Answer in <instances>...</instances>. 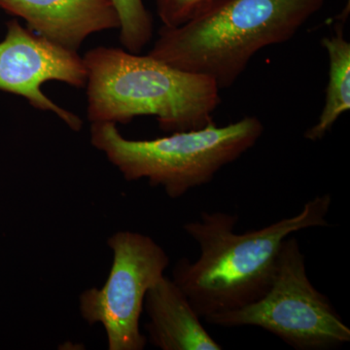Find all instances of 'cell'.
Wrapping results in <instances>:
<instances>
[{"label":"cell","mask_w":350,"mask_h":350,"mask_svg":"<svg viewBox=\"0 0 350 350\" xmlns=\"http://www.w3.org/2000/svg\"><path fill=\"white\" fill-rule=\"evenodd\" d=\"M83 59L91 123L128 124L135 117L151 115L169 133L214 123L220 90L206 76L118 48H94Z\"/></svg>","instance_id":"3957f363"},{"label":"cell","mask_w":350,"mask_h":350,"mask_svg":"<svg viewBox=\"0 0 350 350\" xmlns=\"http://www.w3.org/2000/svg\"><path fill=\"white\" fill-rule=\"evenodd\" d=\"M211 325L254 326L298 350L337 349L350 342V328L330 299L314 286L297 239L283 241L273 280L261 298L238 310L204 319Z\"/></svg>","instance_id":"5b68a950"},{"label":"cell","mask_w":350,"mask_h":350,"mask_svg":"<svg viewBox=\"0 0 350 350\" xmlns=\"http://www.w3.org/2000/svg\"><path fill=\"white\" fill-rule=\"evenodd\" d=\"M331 204L330 194L317 196L296 215L244 234L234 232L236 214L202 213L200 219L184 225V231L199 245L200 256L194 262L179 260L172 280L202 319L253 303L268 291L285 239L330 226Z\"/></svg>","instance_id":"6da1fadb"},{"label":"cell","mask_w":350,"mask_h":350,"mask_svg":"<svg viewBox=\"0 0 350 350\" xmlns=\"http://www.w3.org/2000/svg\"><path fill=\"white\" fill-rule=\"evenodd\" d=\"M0 7L23 18L34 33L73 52L91 34L121 25L113 0H0Z\"/></svg>","instance_id":"ba28073f"},{"label":"cell","mask_w":350,"mask_h":350,"mask_svg":"<svg viewBox=\"0 0 350 350\" xmlns=\"http://www.w3.org/2000/svg\"><path fill=\"white\" fill-rule=\"evenodd\" d=\"M326 0H218L178 27H163L149 56L232 87L259 51L287 42Z\"/></svg>","instance_id":"7a4b0ae2"},{"label":"cell","mask_w":350,"mask_h":350,"mask_svg":"<svg viewBox=\"0 0 350 350\" xmlns=\"http://www.w3.org/2000/svg\"><path fill=\"white\" fill-rule=\"evenodd\" d=\"M112 267L101 288L80 294L79 310L89 325L105 328L109 350H144L147 337L140 330L147 292L165 275L170 257L150 237L118 231L107 239Z\"/></svg>","instance_id":"8992f818"},{"label":"cell","mask_w":350,"mask_h":350,"mask_svg":"<svg viewBox=\"0 0 350 350\" xmlns=\"http://www.w3.org/2000/svg\"><path fill=\"white\" fill-rule=\"evenodd\" d=\"M144 310L148 321L147 342L161 350H221L204 328L202 317L188 297L172 280L163 275L148 290Z\"/></svg>","instance_id":"9c48e42d"},{"label":"cell","mask_w":350,"mask_h":350,"mask_svg":"<svg viewBox=\"0 0 350 350\" xmlns=\"http://www.w3.org/2000/svg\"><path fill=\"white\" fill-rule=\"evenodd\" d=\"M118 12L120 41L126 51L139 54L153 36V19L142 0H113Z\"/></svg>","instance_id":"8fae6325"},{"label":"cell","mask_w":350,"mask_h":350,"mask_svg":"<svg viewBox=\"0 0 350 350\" xmlns=\"http://www.w3.org/2000/svg\"><path fill=\"white\" fill-rule=\"evenodd\" d=\"M322 45L328 54L329 79L325 105L319 121L305 133L310 142L321 140L350 109V43L345 38L344 23L337 25L331 36L322 39Z\"/></svg>","instance_id":"30bf717a"},{"label":"cell","mask_w":350,"mask_h":350,"mask_svg":"<svg viewBox=\"0 0 350 350\" xmlns=\"http://www.w3.org/2000/svg\"><path fill=\"white\" fill-rule=\"evenodd\" d=\"M218 0H157L163 27H178L206 12Z\"/></svg>","instance_id":"7c38bea8"},{"label":"cell","mask_w":350,"mask_h":350,"mask_svg":"<svg viewBox=\"0 0 350 350\" xmlns=\"http://www.w3.org/2000/svg\"><path fill=\"white\" fill-rule=\"evenodd\" d=\"M48 81L84 88V59L77 52L64 49L11 20L0 42V90L27 98L36 109L54 113L72 131L81 130L83 122L77 115L59 107L41 91Z\"/></svg>","instance_id":"52a82bcc"},{"label":"cell","mask_w":350,"mask_h":350,"mask_svg":"<svg viewBox=\"0 0 350 350\" xmlns=\"http://www.w3.org/2000/svg\"><path fill=\"white\" fill-rule=\"evenodd\" d=\"M262 133L261 120L246 116L224 126L213 123L156 139L131 140L116 124L100 122L92 123L91 142L126 181L147 179L176 200L211 183L223 167L255 146Z\"/></svg>","instance_id":"277c9868"},{"label":"cell","mask_w":350,"mask_h":350,"mask_svg":"<svg viewBox=\"0 0 350 350\" xmlns=\"http://www.w3.org/2000/svg\"><path fill=\"white\" fill-rule=\"evenodd\" d=\"M350 11V0H347V5L345 6V8L344 9V11H342V13L340 14V19L342 20V22H345V20L347 19V17H349V14Z\"/></svg>","instance_id":"4fadbf2b"}]
</instances>
